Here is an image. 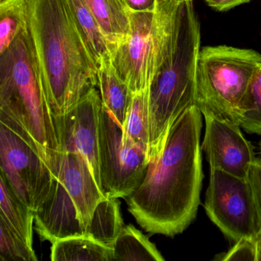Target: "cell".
I'll return each instance as SVG.
<instances>
[{"mask_svg": "<svg viewBox=\"0 0 261 261\" xmlns=\"http://www.w3.org/2000/svg\"><path fill=\"white\" fill-rule=\"evenodd\" d=\"M0 259L2 261H36L33 247L18 236L0 218Z\"/></svg>", "mask_w": 261, "mask_h": 261, "instance_id": "603a6c76", "label": "cell"}, {"mask_svg": "<svg viewBox=\"0 0 261 261\" xmlns=\"http://www.w3.org/2000/svg\"><path fill=\"white\" fill-rule=\"evenodd\" d=\"M99 163L102 189L107 198H126L141 182L146 154L131 142L125 143L123 128L102 105L99 125Z\"/></svg>", "mask_w": 261, "mask_h": 261, "instance_id": "9c48e42d", "label": "cell"}, {"mask_svg": "<svg viewBox=\"0 0 261 261\" xmlns=\"http://www.w3.org/2000/svg\"><path fill=\"white\" fill-rule=\"evenodd\" d=\"M77 27L98 65L105 59H112V51L95 16L85 0H67Z\"/></svg>", "mask_w": 261, "mask_h": 261, "instance_id": "e0dca14e", "label": "cell"}, {"mask_svg": "<svg viewBox=\"0 0 261 261\" xmlns=\"http://www.w3.org/2000/svg\"><path fill=\"white\" fill-rule=\"evenodd\" d=\"M248 179L253 192L261 238V162L257 159L250 168Z\"/></svg>", "mask_w": 261, "mask_h": 261, "instance_id": "d4e9b609", "label": "cell"}, {"mask_svg": "<svg viewBox=\"0 0 261 261\" xmlns=\"http://www.w3.org/2000/svg\"><path fill=\"white\" fill-rule=\"evenodd\" d=\"M97 87L102 105L123 126L133 94L114 68L112 59H105L97 65Z\"/></svg>", "mask_w": 261, "mask_h": 261, "instance_id": "5bb4252c", "label": "cell"}, {"mask_svg": "<svg viewBox=\"0 0 261 261\" xmlns=\"http://www.w3.org/2000/svg\"><path fill=\"white\" fill-rule=\"evenodd\" d=\"M205 1H207V0H205Z\"/></svg>", "mask_w": 261, "mask_h": 261, "instance_id": "f546056e", "label": "cell"}, {"mask_svg": "<svg viewBox=\"0 0 261 261\" xmlns=\"http://www.w3.org/2000/svg\"><path fill=\"white\" fill-rule=\"evenodd\" d=\"M0 56V113L18 126L56 175L60 145L29 25Z\"/></svg>", "mask_w": 261, "mask_h": 261, "instance_id": "277c9868", "label": "cell"}, {"mask_svg": "<svg viewBox=\"0 0 261 261\" xmlns=\"http://www.w3.org/2000/svg\"><path fill=\"white\" fill-rule=\"evenodd\" d=\"M0 218H2L18 236L30 247H33L34 211L16 196L2 174L0 177Z\"/></svg>", "mask_w": 261, "mask_h": 261, "instance_id": "2e32d148", "label": "cell"}, {"mask_svg": "<svg viewBox=\"0 0 261 261\" xmlns=\"http://www.w3.org/2000/svg\"><path fill=\"white\" fill-rule=\"evenodd\" d=\"M101 107L100 93L93 88L69 111L54 117V122L61 152H75L83 155L102 189L99 163Z\"/></svg>", "mask_w": 261, "mask_h": 261, "instance_id": "8fae6325", "label": "cell"}, {"mask_svg": "<svg viewBox=\"0 0 261 261\" xmlns=\"http://www.w3.org/2000/svg\"><path fill=\"white\" fill-rule=\"evenodd\" d=\"M2 175L16 196L36 212L53 182L51 168L20 132L0 120Z\"/></svg>", "mask_w": 261, "mask_h": 261, "instance_id": "30bf717a", "label": "cell"}, {"mask_svg": "<svg viewBox=\"0 0 261 261\" xmlns=\"http://www.w3.org/2000/svg\"><path fill=\"white\" fill-rule=\"evenodd\" d=\"M122 128L125 143L129 141L138 146L147 158L149 145V88L132 94Z\"/></svg>", "mask_w": 261, "mask_h": 261, "instance_id": "d6986e66", "label": "cell"}, {"mask_svg": "<svg viewBox=\"0 0 261 261\" xmlns=\"http://www.w3.org/2000/svg\"><path fill=\"white\" fill-rule=\"evenodd\" d=\"M30 36L53 117L97 86V65L67 0H28Z\"/></svg>", "mask_w": 261, "mask_h": 261, "instance_id": "7a4b0ae2", "label": "cell"}, {"mask_svg": "<svg viewBox=\"0 0 261 261\" xmlns=\"http://www.w3.org/2000/svg\"><path fill=\"white\" fill-rule=\"evenodd\" d=\"M259 68L261 55L254 50L227 45L201 48L195 105L202 115L213 114L238 124L241 100Z\"/></svg>", "mask_w": 261, "mask_h": 261, "instance_id": "8992f818", "label": "cell"}, {"mask_svg": "<svg viewBox=\"0 0 261 261\" xmlns=\"http://www.w3.org/2000/svg\"><path fill=\"white\" fill-rule=\"evenodd\" d=\"M111 46L112 56L127 39L130 10L124 0H85Z\"/></svg>", "mask_w": 261, "mask_h": 261, "instance_id": "4fadbf2b", "label": "cell"}, {"mask_svg": "<svg viewBox=\"0 0 261 261\" xmlns=\"http://www.w3.org/2000/svg\"><path fill=\"white\" fill-rule=\"evenodd\" d=\"M202 116L196 105L180 116L163 150L126 197L129 213L149 233L175 236L196 217L203 180Z\"/></svg>", "mask_w": 261, "mask_h": 261, "instance_id": "6da1fadb", "label": "cell"}, {"mask_svg": "<svg viewBox=\"0 0 261 261\" xmlns=\"http://www.w3.org/2000/svg\"><path fill=\"white\" fill-rule=\"evenodd\" d=\"M124 2L133 12H153L157 7V0H124Z\"/></svg>", "mask_w": 261, "mask_h": 261, "instance_id": "4316f807", "label": "cell"}, {"mask_svg": "<svg viewBox=\"0 0 261 261\" xmlns=\"http://www.w3.org/2000/svg\"><path fill=\"white\" fill-rule=\"evenodd\" d=\"M53 261H114V250L87 236H73L53 242Z\"/></svg>", "mask_w": 261, "mask_h": 261, "instance_id": "9a60e30c", "label": "cell"}, {"mask_svg": "<svg viewBox=\"0 0 261 261\" xmlns=\"http://www.w3.org/2000/svg\"><path fill=\"white\" fill-rule=\"evenodd\" d=\"M164 1H167V0H157V4H160L161 2H164ZM174 1H177V2H182V1H186V0H174ZM189 1H192V0H189Z\"/></svg>", "mask_w": 261, "mask_h": 261, "instance_id": "83f0119b", "label": "cell"}, {"mask_svg": "<svg viewBox=\"0 0 261 261\" xmlns=\"http://www.w3.org/2000/svg\"><path fill=\"white\" fill-rule=\"evenodd\" d=\"M114 261H163L155 244L134 226H124L113 246Z\"/></svg>", "mask_w": 261, "mask_h": 261, "instance_id": "ffe728a7", "label": "cell"}, {"mask_svg": "<svg viewBox=\"0 0 261 261\" xmlns=\"http://www.w3.org/2000/svg\"><path fill=\"white\" fill-rule=\"evenodd\" d=\"M28 25V0H0V54Z\"/></svg>", "mask_w": 261, "mask_h": 261, "instance_id": "44dd1931", "label": "cell"}, {"mask_svg": "<svg viewBox=\"0 0 261 261\" xmlns=\"http://www.w3.org/2000/svg\"><path fill=\"white\" fill-rule=\"evenodd\" d=\"M250 0H207L209 7L218 12H225L242 4H247Z\"/></svg>", "mask_w": 261, "mask_h": 261, "instance_id": "484cf974", "label": "cell"}, {"mask_svg": "<svg viewBox=\"0 0 261 261\" xmlns=\"http://www.w3.org/2000/svg\"><path fill=\"white\" fill-rule=\"evenodd\" d=\"M178 4L167 0L153 12L130 11L129 36L113 55L112 63L132 94L150 86L166 55Z\"/></svg>", "mask_w": 261, "mask_h": 261, "instance_id": "52a82bcc", "label": "cell"}, {"mask_svg": "<svg viewBox=\"0 0 261 261\" xmlns=\"http://www.w3.org/2000/svg\"><path fill=\"white\" fill-rule=\"evenodd\" d=\"M205 134L201 149L210 169H218L241 178H248L256 160L253 146L244 137L241 126L213 114L203 115Z\"/></svg>", "mask_w": 261, "mask_h": 261, "instance_id": "7c38bea8", "label": "cell"}, {"mask_svg": "<svg viewBox=\"0 0 261 261\" xmlns=\"http://www.w3.org/2000/svg\"><path fill=\"white\" fill-rule=\"evenodd\" d=\"M238 124L249 134L261 136V68L252 77L241 100Z\"/></svg>", "mask_w": 261, "mask_h": 261, "instance_id": "7402d4cb", "label": "cell"}, {"mask_svg": "<svg viewBox=\"0 0 261 261\" xmlns=\"http://www.w3.org/2000/svg\"><path fill=\"white\" fill-rule=\"evenodd\" d=\"M218 259L222 261H261V241L250 238L240 240Z\"/></svg>", "mask_w": 261, "mask_h": 261, "instance_id": "cb8c5ba5", "label": "cell"}, {"mask_svg": "<svg viewBox=\"0 0 261 261\" xmlns=\"http://www.w3.org/2000/svg\"><path fill=\"white\" fill-rule=\"evenodd\" d=\"M83 155L61 152L59 170L46 198L35 212L42 241L85 236L97 204L106 198Z\"/></svg>", "mask_w": 261, "mask_h": 261, "instance_id": "5b68a950", "label": "cell"}, {"mask_svg": "<svg viewBox=\"0 0 261 261\" xmlns=\"http://www.w3.org/2000/svg\"><path fill=\"white\" fill-rule=\"evenodd\" d=\"M120 206L118 198L102 200L97 204L91 222L87 227L85 236L113 249L114 241L124 227Z\"/></svg>", "mask_w": 261, "mask_h": 261, "instance_id": "ac0fdd59", "label": "cell"}, {"mask_svg": "<svg viewBox=\"0 0 261 261\" xmlns=\"http://www.w3.org/2000/svg\"><path fill=\"white\" fill-rule=\"evenodd\" d=\"M204 209L211 221L231 241H261L259 223L248 178L210 169Z\"/></svg>", "mask_w": 261, "mask_h": 261, "instance_id": "ba28073f", "label": "cell"}, {"mask_svg": "<svg viewBox=\"0 0 261 261\" xmlns=\"http://www.w3.org/2000/svg\"><path fill=\"white\" fill-rule=\"evenodd\" d=\"M200 25L192 1L178 2L170 41L149 88L148 163L163 150L171 128L196 100Z\"/></svg>", "mask_w": 261, "mask_h": 261, "instance_id": "3957f363", "label": "cell"}, {"mask_svg": "<svg viewBox=\"0 0 261 261\" xmlns=\"http://www.w3.org/2000/svg\"><path fill=\"white\" fill-rule=\"evenodd\" d=\"M259 154H260V158L259 159V160L261 162V143H259Z\"/></svg>", "mask_w": 261, "mask_h": 261, "instance_id": "f1b7e54d", "label": "cell"}]
</instances>
